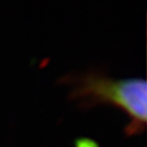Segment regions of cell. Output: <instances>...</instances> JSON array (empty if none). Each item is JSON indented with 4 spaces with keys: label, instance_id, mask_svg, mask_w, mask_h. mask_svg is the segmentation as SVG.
I'll use <instances>...</instances> for the list:
<instances>
[{
    "label": "cell",
    "instance_id": "1",
    "mask_svg": "<svg viewBox=\"0 0 147 147\" xmlns=\"http://www.w3.org/2000/svg\"><path fill=\"white\" fill-rule=\"evenodd\" d=\"M60 81L71 86L69 97L83 107L109 104L129 117L128 135L141 133L146 123V81L142 78L117 79L98 69L63 76Z\"/></svg>",
    "mask_w": 147,
    "mask_h": 147
}]
</instances>
